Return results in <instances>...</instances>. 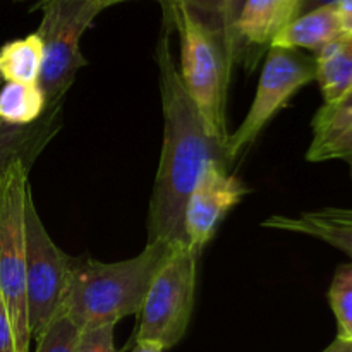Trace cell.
I'll return each instance as SVG.
<instances>
[{
	"label": "cell",
	"instance_id": "obj_1",
	"mask_svg": "<svg viewBox=\"0 0 352 352\" xmlns=\"http://www.w3.org/2000/svg\"><path fill=\"white\" fill-rule=\"evenodd\" d=\"M170 33L164 28L157 45L164 141L148 205L146 243L182 246L186 244V201L198 177L210 162L232 164L227 155V144L210 133L198 107L182 85L172 54Z\"/></svg>",
	"mask_w": 352,
	"mask_h": 352
},
{
	"label": "cell",
	"instance_id": "obj_2",
	"mask_svg": "<svg viewBox=\"0 0 352 352\" xmlns=\"http://www.w3.org/2000/svg\"><path fill=\"white\" fill-rule=\"evenodd\" d=\"M175 248L146 243L140 254L116 263L74 258L62 311L81 330L116 327L138 315L151 280Z\"/></svg>",
	"mask_w": 352,
	"mask_h": 352
},
{
	"label": "cell",
	"instance_id": "obj_3",
	"mask_svg": "<svg viewBox=\"0 0 352 352\" xmlns=\"http://www.w3.org/2000/svg\"><path fill=\"white\" fill-rule=\"evenodd\" d=\"M164 28L179 34L182 85L198 107L210 133L227 144V89L232 62L222 36L182 3L165 14Z\"/></svg>",
	"mask_w": 352,
	"mask_h": 352
},
{
	"label": "cell",
	"instance_id": "obj_4",
	"mask_svg": "<svg viewBox=\"0 0 352 352\" xmlns=\"http://www.w3.org/2000/svg\"><path fill=\"white\" fill-rule=\"evenodd\" d=\"M33 165L16 162L0 177V292L9 309L17 352H30L26 301V198Z\"/></svg>",
	"mask_w": 352,
	"mask_h": 352
},
{
	"label": "cell",
	"instance_id": "obj_5",
	"mask_svg": "<svg viewBox=\"0 0 352 352\" xmlns=\"http://www.w3.org/2000/svg\"><path fill=\"white\" fill-rule=\"evenodd\" d=\"M199 256L201 253L182 244L162 265L138 313L134 342H155L164 351L181 342L195 308Z\"/></svg>",
	"mask_w": 352,
	"mask_h": 352
},
{
	"label": "cell",
	"instance_id": "obj_6",
	"mask_svg": "<svg viewBox=\"0 0 352 352\" xmlns=\"http://www.w3.org/2000/svg\"><path fill=\"white\" fill-rule=\"evenodd\" d=\"M43 17L36 33L43 41L40 85L48 109L62 105L79 69L88 62L81 54V38L102 10L78 0H41Z\"/></svg>",
	"mask_w": 352,
	"mask_h": 352
},
{
	"label": "cell",
	"instance_id": "obj_7",
	"mask_svg": "<svg viewBox=\"0 0 352 352\" xmlns=\"http://www.w3.org/2000/svg\"><path fill=\"white\" fill-rule=\"evenodd\" d=\"M26 301L31 339H36L64 308L72 260L45 229L31 189L26 198Z\"/></svg>",
	"mask_w": 352,
	"mask_h": 352
},
{
	"label": "cell",
	"instance_id": "obj_8",
	"mask_svg": "<svg viewBox=\"0 0 352 352\" xmlns=\"http://www.w3.org/2000/svg\"><path fill=\"white\" fill-rule=\"evenodd\" d=\"M315 78V57L292 48H268L250 112L227 140L230 164H234V160H237L256 141L261 131L287 105L289 100Z\"/></svg>",
	"mask_w": 352,
	"mask_h": 352
},
{
	"label": "cell",
	"instance_id": "obj_9",
	"mask_svg": "<svg viewBox=\"0 0 352 352\" xmlns=\"http://www.w3.org/2000/svg\"><path fill=\"white\" fill-rule=\"evenodd\" d=\"M248 192L246 184L230 172V165L210 162L186 201V246L203 253L227 213L236 208Z\"/></svg>",
	"mask_w": 352,
	"mask_h": 352
},
{
	"label": "cell",
	"instance_id": "obj_10",
	"mask_svg": "<svg viewBox=\"0 0 352 352\" xmlns=\"http://www.w3.org/2000/svg\"><path fill=\"white\" fill-rule=\"evenodd\" d=\"M301 0H246L232 30V64L253 67L265 48L299 16Z\"/></svg>",
	"mask_w": 352,
	"mask_h": 352
},
{
	"label": "cell",
	"instance_id": "obj_11",
	"mask_svg": "<svg viewBox=\"0 0 352 352\" xmlns=\"http://www.w3.org/2000/svg\"><path fill=\"white\" fill-rule=\"evenodd\" d=\"M261 226L318 239L346 253L352 260V208L327 206L296 217L272 215Z\"/></svg>",
	"mask_w": 352,
	"mask_h": 352
},
{
	"label": "cell",
	"instance_id": "obj_12",
	"mask_svg": "<svg viewBox=\"0 0 352 352\" xmlns=\"http://www.w3.org/2000/svg\"><path fill=\"white\" fill-rule=\"evenodd\" d=\"M62 105L47 109L40 120L28 126H16L0 120V177L16 162L33 165L62 127Z\"/></svg>",
	"mask_w": 352,
	"mask_h": 352
},
{
	"label": "cell",
	"instance_id": "obj_13",
	"mask_svg": "<svg viewBox=\"0 0 352 352\" xmlns=\"http://www.w3.org/2000/svg\"><path fill=\"white\" fill-rule=\"evenodd\" d=\"M313 141L306 158L309 162L351 160L352 107L336 109L323 105L311 122Z\"/></svg>",
	"mask_w": 352,
	"mask_h": 352
},
{
	"label": "cell",
	"instance_id": "obj_14",
	"mask_svg": "<svg viewBox=\"0 0 352 352\" xmlns=\"http://www.w3.org/2000/svg\"><path fill=\"white\" fill-rule=\"evenodd\" d=\"M339 14L336 6L320 7L296 17L280 33L275 36L270 47L280 48H306V50L320 52L330 41L342 36Z\"/></svg>",
	"mask_w": 352,
	"mask_h": 352
},
{
	"label": "cell",
	"instance_id": "obj_15",
	"mask_svg": "<svg viewBox=\"0 0 352 352\" xmlns=\"http://www.w3.org/2000/svg\"><path fill=\"white\" fill-rule=\"evenodd\" d=\"M315 60L323 105H336L352 89V33L325 45L316 52Z\"/></svg>",
	"mask_w": 352,
	"mask_h": 352
},
{
	"label": "cell",
	"instance_id": "obj_16",
	"mask_svg": "<svg viewBox=\"0 0 352 352\" xmlns=\"http://www.w3.org/2000/svg\"><path fill=\"white\" fill-rule=\"evenodd\" d=\"M41 64L43 41L36 31L0 47V76L3 81L38 82Z\"/></svg>",
	"mask_w": 352,
	"mask_h": 352
},
{
	"label": "cell",
	"instance_id": "obj_17",
	"mask_svg": "<svg viewBox=\"0 0 352 352\" xmlns=\"http://www.w3.org/2000/svg\"><path fill=\"white\" fill-rule=\"evenodd\" d=\"M47 98L38 82H7L0 91V120L28 126L47 113Z\"/></svg>",
	"mask_w": 352,
	"mask_h": 352
},
{
	"label": "cell",
	"instance_id": "obj_18",
	"mask_svg": "<svg viewBox=\"0 0 352 352\" xmlns=\"http://www.w3.org/2000/svg\"><path fill=\"white\" fill-rule=\"evenodd\" d=\"M329 302L337 320V339L352 344V263L339 267L333 275Z\"/></svg>",
	"mask_w": 352,
	"mask_h": 352
},
{
	"label": "cell",
	"instance_id": "obj_19",
	"mask_svg": "<svg viewBox=\"0 0 352 352\" xmlns=\"http://www.w3.org/2000/svg\"><path fill=\"white\" fill-rule=\"evenodd\" d=\"M79 336L81 329L64 311H60L36 337L38 346L34 352H76Z\"/></svg>",
	"mask_w": 352,
	"mask_h": 352
},
{
	"label": "cell",
	"instance_id": "obj_20",
	"mask_svg": "<svg viewBox=\"0 0 352 352\" xmlns=\"http://www.w3.org/2000/svg\"><path fill=\"white\" fill-rule=\"evenodd\" d=\"M158 2L162 3L164 16L170 12L172 7L177 6V3H182L191 12H195L203 23H206L212 30H215L223 40V10H226V0H158Z\"/></svg>",
	"mask_w": 352,
	"mask_h": 352
},
{
	"label": "cell",
	"instance_id": "obj_21",
	"mask_svg": "<svg viewBox=\"0 0 352 352\" xmlns=\"http://www.w3.org/2000/svg\"><path fill=\"white\" fill-rule=\"evenodd\" d=\"M76 352H117L113 342V327L81 330Z\"/></svg>",
	"mask_w": 352,
	"mask_h": 352
},
{
	"label": "cell",
	"instance_id": "obj_22",
	"mask_svg": "<svg viewBox=\"0 0 352 352\" xmlns=\"http://www.w3.org/2000/svg\"><path fill=\"white\" fill-rule=\"evenodd\" d=\"M0 352H17L12 320L3 302L2 292H0Z\"/></svg>",
	"mask_w": 352,
	"mask_h": 352
},
{
	"label": "cell",
	"instance_id": "obj_23",
	"mask_svg": "<svg viewBox=\"0 0 352 352\" xmlns=\"http://www.w3.org/2000/svg\"><path fill=\"white\" fill-rule=\"evenodd\" d=\"M336 7L342 31L347 34L352 33V0H339Z\"/></svg>",
	"mask_w": 352,
	"mask_h": 352
},
{
	"label": "cell",
	"instance_id": "obj_24",
	"mask_svg": "<svg viewBox=\"0 0 352 352\" xmlns=\"http://www.w3.org/2000/svg\"><path fill=\"white\" fill-rule=\"evenodd\" d=\"M339 0H301V7H299V16L301 14L309 12V10L320 9V7H327V6H337Z\"/></svg>",
	"mask_w": 352,
	"mask_h": 352
},
{
	"label": "cell",
	"instance_id": "obj_25",
	"mask_svg": "<svg viewBox=\"0 0 352 352\" xmlns=\"http://www.w3.org/2000/svg\"><path fill=\"white\" fill-rule=\"evenodd\" d=\"M131 352H164V347L155 342H134V349Z\"/></svg>",
	"mask_w": 352,
	"mask_h": 352
},
{
	"label": "cell",
	"instance_id": "obj_26",
	"mask_svg": "<svg viewBox=\"0 0 352 352\" xmlns=\"http://www.w3.org/2000/svg\"><path fill=\"white\" fill-rule=\"evenodd\" d=\"M323 352H352V344L346 340L336 339Z\"/></svg>",
	"mask_w": 352,
	"mask_h": 352
},
{
	"label": "cell",
	"instance_id": "obj_27",
	"mask_svg": "<svg viewBox=\"0 0 352 352\" xmlns=\"http://www.w3.org/2000/svg\"><path fill=\"white\" fill-rule=\"evenodd\" d=\"M40 2H41V0H40ZM78 2L91 3V6L98 7L100 10H103V9H107V7L117 6V3H122V2H133V0H78Z\"/></svg>",
	"mask_w": 352,
	"mask_h": 352
},
{
	"label": "cell",
	"instance_id": "obj_28",
	"mask_svg": "<svg viewBox=\"0 0 352 352\" xmlns=\"http://www.w3.org/2000/svg\"><path fill=\"white\" fill-rule=\"evenodd\" d=\"M329 107H336V109H347V107H352V89L346 96H344L342 100H340L339 103H336V105H329Z\"/></svg>",
	"mask_w": 352,
	"mask_h": 352
},
{
	"label": "cell",
	"instance_id": "obj_29",
	"mask_svg": "<svg viewBox=\"0 0 352 352\" xmlns=\"http://www.w3.org/2000/svg\"><path fill=\"white\" fill-rule=\"evenodd\" d=\"M347 164H349V167H351V177H352V158L351 160H347Z\"/></svg>",
	"mask_w": 352,
	"mask_h": 352
},
{
	"label": "cell",
	"instance_id": "obj_30",
	"mask_svg": "<svg viewBox=\"0 0 352 352\" xmlns=\"http://www.w3.org/2000/svg\"><path fill=\"white\" fill-rule=\"evenodd\" d=\"M2 82H3V79H2V76H0V85H2Z\"/></svg>",
	"mask_w": 352,
	"mask_h": 352
}]
</instances>
